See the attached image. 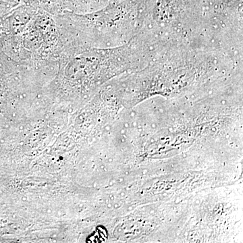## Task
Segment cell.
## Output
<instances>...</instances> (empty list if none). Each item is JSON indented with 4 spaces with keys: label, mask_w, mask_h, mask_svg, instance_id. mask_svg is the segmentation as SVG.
Listing matches in <instances>:
<instances>
[{
    "label": "cell",
    "mask_w": 243,
    "mask_h": 243,
    "mask_svg": "<svg viewBox=\"0 0 243 243\" xmlns=\"http://www.w3.org/2000/svg\"><path fill=\"white\" fill-rule=\"evenodd\" d=\"M152 126H153V128H155V124H153Z\"/></svg>",
    "instance_id": "cell-1"
},
{
    "label": "cell",
    "mask_w": 243,
    "mask_h": 243,
    "mask_svg": "<svg viewBox=\"0 0 243 243\" xmlns=\"http://www.w3.org/2000/svg\"><path fill=\"white\" fill-rule=\"evenodd\" d=\"M163 195H164V196L166 197V196H167V194H166V193H164V194Z\"/></svg>",
    "instance_id": "cell-2"
},
{
    "label": "cell",
    "mask_w": 243,
    "mask_h": 243,
    "mask_svg": "<svg viewBox=\"0 0 243 243\" xmlns=\"http://www.w3.org/2000/svg\"><path fill=\"white\" fill-rule=\"evenodd\" d=\"M196 164H197V165H199V162H196Z\"/></svg>",
    "instance_id": "cell-3"
},
{
    "label": "cell",
    "mask_w": 243,
    "mask_h": 243,
    "mask_svg": "<svg viewBox=\"0 0 243 243\" xmlns=\"http://www.w3.org/2000/svg\"><path fill=\"white\" fill-rule=\"evenodd\" d=\"M199 201H197V204H199Z\"/></svg>",
    "instance_id": "cell-4"
}]
</instances>
